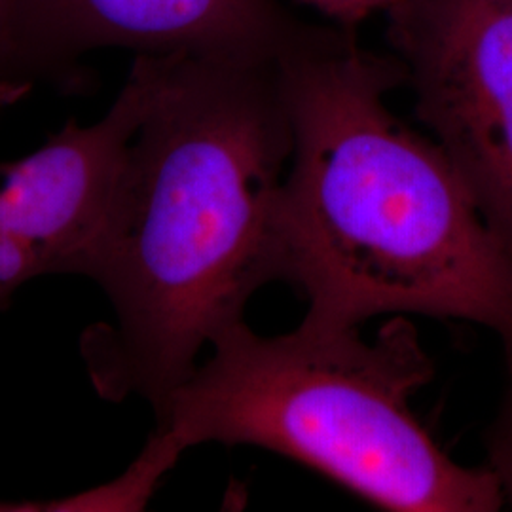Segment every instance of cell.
Returning <instances> with one entry per match:
<instances>
[{
    "mask_svg": "<svg viewBox=\"0 0 512 512\" xmlns=\"http://www.w3.org/2000/svg\"><path fill=\"white\" fill-rule=\"evenodd\" d=\"M279 55H143L145 110L74 274L112 308L80 342L103 399L137 395L158 420L203 349L279 281L293 156Z\"/></svg>",
    "mask_w": 512,
    "mask_h": 512,
    "instance_id": "6da1fadb",
    "label": "cell"
},
{
    "mask_svg": "<svg viewBox=\"0 0 512 512\" xmlns=\"http://www.w3.org/2000/svg\"><path fill=\"white\" fill-rule=\"evenodd\" d=\"M279 67L293 124L279 281L304 294L302 321L423 315L492 330L512 351V258L442 148L389 107L399 61L330 23L304 25Z\"/></svg>",
    "mask_w": 512,
    "mask_h": 512,
    "instance_id": "7a4b0ae2",
    "label": "cell"
},
{
    "mask_svg": "<svg viewBox=\"0 0 512 512\" xmlns=\"http://www.w3.org/2000/svg\"><path fill=\"white\" fill-rule=\"evenodd\" d=\"M435 372L408 315L372 340L306 321L262 336L241 321L211 344L156 425L188 450L213 442L293 459L384 511H501L488 465L448 456L412 408Z\"/></svg>",
    "mask_w": 512,
    "mask_h": 512,
    "instance_id": "3957f363",
    "label": "cell"
},
{
    "mask_svg": "<svg viewBox=\"0 0 512 512\" xmlns=\"http://www.w3.org/2000/svg\"><path fill=\"white\" fill-rule=\"evenodd\" d=\"M389 16L416 116L512 258V0H403Z\"/></svg>",
    "mask_w": 512,
    "mask_h": 512,
    "instance_id": "277c9868",
    "label": "cell"
},
{
    "mask_svg": "<svg viewBox=\"0 0 512 512\" xmlns=\"http://www.w3.org/2000/svg\"><path fill=\"white\" fill-rule=\"evenodd\" d=\"M277 0H6L12 80L71 73L82 55H279L300 31Z\"/></svg>",
    "mask_w": 512,
    "mask_h": 512,
    "instance_id": "5b68a950",
    "label": "cell"
},
{
    "mask_svg": "<svg viewBox=\"0 0 512 512\" xmlns=\"http://www.w3.org/2000/svg\"><path fill=\"white\" fill-rule=\"evenodd\" d=\"M148 93L137 55L107 114L67 124L18 162L0 165V308L31 279L74 275L109 207Z\"/></svg>",
    "mask_w": 512,
    "mask_h": 512,
    "instance_id": "8992f818",
    "label": "cell"
},
{
    "mask_svg": "<svg viewBox=\"0 0 512 512\" xmlns=\"http://www.w3.org/2000/svg\"><path fill=\"white\" fill-rule=\"evenodd\" d=\"M188 448L167 427H158L124 475L90 492L46 503H2L0 511H145L164 476Z\"/></svg>",
    "mask_w": 512,
    "mask_h": 512,
    "instance_id": "52a82bcc",
    "label": "cell"
},
{
    "mask_svg": "<svg viewBox=\"0 0 512 512\" xmlns=\"http://www.w3.org/2000/svg\"><path fill=\"white\" fill-rule=\"evenodd\" d=\"M507 363V387L503 401L497 410V416L490 425L486 440V463L494 473L501 492L505 497V507L512 509V351L505 353Z\"/></svg>",
    "mask_w": 512,
    "mask_h": 512,
    "instance_id": "ba28073f",
    "label": "cell"
},
{
    "mask_svg": "<svg viewBox=\"0 0 512 512\" xmlns=\"http://www.w3.org/2000/svg\"><path fill=\"white\" fill-rule=\"evenodd\" d=\"M338 27L355 29L359 23L376 16L389 14L403 0H296Z\"/></svg>",
    "mask_w": 512,
    "mask_h": 512,
    "instance_id": "9c48e42d",
    "label": "cell"
},
{
    "mask_svg": "<svg viewBox=\"0 0 512 512\" xmlns=\"http://www.w3.org/2000/svg\"><path fill=\"white\" fill-rule=\"evenodd\" d=\"M19 86L12 80L10 61H8V42H6V0H0V88Z\"/></svg>",
    "mask_w": 512,
    "mask_h": 512,
    "instance_id": "30bf717a",
    "label": "cell"
},
{
    "mask_svg": "<svg viewBox=\"0 0 512 512\" xmlns=\"http://www.w3.org/2000/svg\"><path fill=\"white\" fill-rule=\"evenodd\" d=\"M31 92L29 84H19V86H6L0 88V109L4 107H12L18 101H21L27 93Z\"/></svg>",
    "mask_w": 512,
    "mask_h": 512,
    "instance_id": "8fae6325",
    "label": "cell"
}]
</instances>
